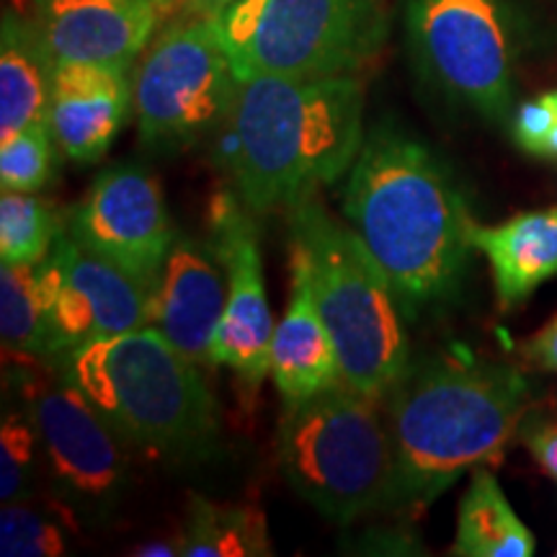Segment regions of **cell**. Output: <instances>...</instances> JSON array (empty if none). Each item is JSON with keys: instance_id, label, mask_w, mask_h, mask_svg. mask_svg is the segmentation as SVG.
Instances as JSON below:
<instances>
[{"instance_id": "obj_24", "label": "cell", "mask_w": 557, "mask_h": 557, "mask_svg": "<svg viewBox=\"0 0 557 557\" xmlns=\"http://www.w3.org/2000/svg\"><path fill=\"white\" fill-rule=\"evenodd\" d=\"M58 139L50 124H34L21 129L5 143H0V186L3 191L37 194L50 184L54 160H58Z\"/></svg>"}, {"instance_id": "obj_5", "label": "cell", "mask_w": 557, "mask_h": 557, "mask_svg": "<svg viewBox=\"0 0 557 557\" xmlns=\"http://www.w3.org/2000/svg\"><path fill=\"white\" fill-rule=\"evenodd\" d=\"M292 246L310 267L312 295L338 351L341 377L382 400L410 364L406 323L393 284L348 222L315 197L289 209Z\"/></svg>"}, {"instance_id": "obj_32", "label": "cell", "mask_w": 557, "mask_h": 557, "mask_svg": "<svg viewBox=\"0 0 557 557\" xmlns=\"http://www.w3.org/2000/svg\"><path fill=\"white\" fill-rule=\"evenodd\" d=\"M11 9L13 11H18V13H24V16H29L32 18V13L37 11V5L41 3V0H11Z\"/></svg>"}, {"instance_id": "obj_1", "label": "cell", "mask_w": 557, "mask_h": 557, "mask_svg": "<svg viewBox=\"0 0 557 557\" xmlns=\"http://www.w3.org/2000/svg\"><path fill=\"white\" fill-rule=\"evenodd\" d=\"M344 218L393 284L406 318L449 302L475 253L468 201L426 145L377 124L344 186Z\"/></svg>"}, {"instance_id": "obj_21", "label": "cell", "mask_w": 557, "mask_h": 557, "mask_svg": "<svg viewBox=\"0 0 557 557\" xmlns=\"http://www.w3.org/2000/svg\"><path fill=\"white\" fill-rule=\"evenodd\" d=\"M537 540L517 517L496 475L480 465L470 472V485L459 500L457 537L449 553L457 557H529Z\"/></svg>"}, {"instance_id": "obj_23", "label": "cell", "mask_w": 557, "mask_h": 557, "mask_svg": "<svg viewBox=\"0 0 557 557\" xmlns=\"http://www.w3.org/2000/svg\"><path fill=\"white\" fill-rule=\"evenodd\" d=\"M67 233V214L52 201L24 191L0 197V259L3 263H32L45 259Z\"/></svg>"}, {"instance_id": "obj_15", "label": "cell", "mask_w": 557, "mask_h": 557, "mask_svg": "<svg viewBox=\"0 0 557 557\" xmlns=\"http://www.w3.org/2000/svg\"><path fill=\"white\" fill-rule=\"evenodd\" d=\"M227 302V276L212 246L176 238L152 292L150 323L199 367L212 364V344Z\"/></svg>"}, {"instance_id": "obj_9", "label": "cell", "mask_w": 557, "mask_h": 557, "mask_svg": "<svg viewBox=\"0 0 557 557\" xmlns=\"http://www.w3.org/2000/svg\"><path fill=\"white\" fill-rule=\"evenodd\" d=\"M238 90L218 18L169 21L139 54L132 75L139 143L152 152L191 148L233 120Z\"/></svg>"}, {"instance_id": "obj_25", "label": "cell", "mask_w": 557, "mask_h": 557, "mask_svg": "<svg viewBox=\"0 0 557 557\" xmlns=\"http://www.w3.org/2000/svg\"><path fill=\"white\" fill-rule=\"evenodd\" d=\"M41 457V442L29 410H5L0 426V500H26L34 493V478Z\"/></svg>"}, {"instance_id": "obj_28", "label": "cell", "mask_w": 557, "mask_h": 557, "mask_svg": "<svg viewBox=\"0 0 557 557\" xmlns=\"http://www.w3.org/2000/svg\"><path fill=\"white\" fill-rule=\"evenodd\" d=\"M517 438L534 457L540 470L557 483V416L529 410Z\"/></svg>"}, {"instance_id": "obj_19", "label": "cell", "mask_w": 557, "mask_h": 557, "mask_svg": "<svg viewBox=\"0 0 557 557\" xmlns=\"http://www.w3.org/2000/svg\"><path fill=\"white\" fill-rule=\"evenodd\" d=\"M54 60L37 24L9 9L0 29V143L34 124H50Z\"/></svg>"}, {"instance_id": "obj_4", "label": "cell", "mask_w": 557, "mask_h": 557, "mask_svg": "<svg viewBox=\"0 0 557 557\" xmlns=\"http://www.w3.org/2000/svg\"><path fill=\"white\" fill-rule=\"evenodd\" d=\"M58 369L129 447L184 459L218 442L220 408L199 364L152 325L75 348Z\"/></svg>"}, {"instance_id": "obj_17", "label": "cell", "mask_w": 557, "mask_h": 557, "mask_svg": "<svg viewBox=\"0 0 557 557\" xmlns=\"http://www.w3.org/2000/svg\"><path fill=\"white\" fill-rule=\"evenodd\" d=\"M271 382L284 403L312 398L341 380L338 351L312 295L310 267L292 246V292L271 344Z\"/></svg>"}, {"instance_id": "obj_8", "label": "cell", "mask_w": 557, "mask_h": 557, "mask_svg": "<svg viewBox=\"0 0 557 557\" xmlns=\"http://www.w3.org/2000/svg\"><path fill=\"white\" fill-rule=\"evenodd\" d=\"M400 5L421 78L485 122H506L521 37L511 0H400Z\"/></svg>"}, {"instance_id": "obj_7", "label": "cell", "mask_w": 557, "mask_h": 557, "mask_svg": "<svg viewBox=\"0 0 557 557\" xmlns=\"http://www.w3.org/2000/svg\"><path fill=\"white\" fill-rule=\"evenodd\" d=\"M238 81L357 75L385 47V0H235L218 18Z\"/></svg>"}, {"instance_id": "obj_13", "label": "cell", "mask_w": 557, "mask_h": 557, "mask_svg": "<svg viewBox=\"0 0 557 557\" xmlns=\"http://www.w3.org/2000/svg\"><path fill=\"white\" fill-rule=\"evenodd\" d=\"M54 250L60 256V292L52 315V361L150 323L156 287L83 248L67 233Z\"/></svg>"}, {"instance_id": "obj_26", "label": "cell", "mask_w": 557, "mask_h": 557, "mask_svg": "<svg viewBox=\"0 0 557 557\" xmlns=\"http://www.w3.org/2000/svg\"><path fill=\"white\" fill-rule=\"evenodd\" d=\"M67 553V527L45 508L13 500L0 508V555L3 557H60Z\"/></svg>"}, {"instance_id": "obj_27", "label": "cell", "mask_w": 557, "mask_h": 557, "mask_svg": "<svg viewBox=\"0 0 557 557\" xmlns=\"http://www.w3.org/2000/svg\"><path fill=\"white\" fill-rule=\"evenodd\" d=\"M557 124V90L542 94L540 99L521 103L511 120V137L521 150L534 158H547L549 135Z\"/></svg>"}, {"instance_id": "obj_10", "label": "cell", "mask_w": 557, "mask_h": 557, "mask_svg": "<svg viewBox=\"0 0 557 557\" xmlns=\"http://www.w3.org/2000/svg\"><path fill=\"white\" fill-rule=\"evenodd\" d=\"M26 406L41 442V459L65 496L86 506L114 504L127 480L124 438L73 382L26 372Z\"/></svg>"}, {"instance_id": "obj_11", "label": "cell", "mask_w": 557, "mask_h": 557, "mask_svg": "<svg viewBox=\"0 0 557 557\" xmlns=\"http://www.w3.org/2000/svg\"><path fill=\"white\" fill-rule=\"evenodd\" d=\"M67 235L150 287L176 240L158 178L135 163L111 165L96 176L67 212Z\"/></svg>"}, {"instance_id": "obj_20", "label": "cell", "mask_w": 557, "mask_h": 557, "mask_svg": "<svg viewBox=\"0 0 557 557\" xmlns=\"http://www.w3.org/2000/svg\"><path fill=\"white\" fill-rule=\"evenodd\" d=\"M60 292V256L0 267V336L16 359H52V315Z\"/></svg>"}, {"instance_id": "obj_31", "label": "cell", "mask_w": 557, "mask_h": 557, "mask_svg": "<svg viewBox=\"0 0 557 557\" xmlns=\"http://www.w3.org/2000/svg\"><path fill=\"white\" fill-rule=\"evenodd\" d=\"M135 555H143V557H171V555H178V540L176 542H150V545L145 547H137Z\"/></svg>"}, {"instance_id": "obj_3", "label": "cell", "mask_w": 557, "mask_h": 557, "mask_svg": "<svg viewBox=\"0 0 557 557\" xmlns=\"http://www.w3.org/2000/svg\"><path fill=\"white\" fill-rule=\"evenodd\" d=\"M230 122L240 201L289 212L351 171L367 137L364 86L357 75L240 81Z\"/></svg>"}, {"instance_id": "obj_2", "label": "cell", "mask_w": 557, "mask_h": 557, "mask_svg": "<svg viewBox=\"0 0 557 557\" xmlns=\"http://www.w3.org/2000/svg\"><path fill=\"white\" fill-rule=\"evenodd\" d=\"M382 400L395 449L398 511H421L465 472L500 462L534 406L519 367L470 354L410 361Z\"/></svg>"}, {"instance_id": "obj_14", "label": "cell", "mask_w": 557, "mask_h": 557, "mask_svg": "<svg viewBox=\"0 0 557 557\" xmlns=\"http://www.w3.org/2000/svg\"><path fill=\"white\" fill-rule=\"evenodd\" d=\"M32 21L54 65L86 62L124 73L163 26L152 0H41Z\"/></svg>"}, {"instance_id": "obj_30", "label": "cell", "mask_w": 557, "mask_h": 557, "mask_svg": "<svg viewBox=\"0 0 557 557\" xmlns=\"http://www.w3.org/2000/svg\"><path fill=\"white\" fill-rule=\"evenodd\" d=\"M235 0H160L163 24L181 18H220Z\"/></svg>"}, {"instance_id": "obj_12", "label": "cell", "mask_w": 557, "mask_h": 557, "mask_svg": "<svg viewBox=\"0 0 557 557\" xmlns=\"http://www.w3.org/2000/svg\"><path fill=\"white\" fill-rule=\"evenodd\" d=\"M212 248L227 276V302L212 344V364L227 367L250 400L271 374L274 315L253 220L230 194H220L209 214Z\"/></svg>"}, {"instance_id": "obj_29", "label": "cell", "mask_w": 557, "mask_h": 557, "mask_svg": "<svg viewBox=\"0 0 557 557\" xmlns=\"http://www.w3.org/2000/svg\"><path fill=\"white\" fill-rule=\"evenodd\" d=\"M521 359L527 361V367L557 374V312L521 344Z\"/></svg>"}, {"instance_id": "obj_22", "label": "cell", "mask_w": 557, "mask_h": 557, "mask_svg": "<svg viewBox=\"0 0 557 557\" xmlns=\"http://www.w3.org/2000/svg\"><path fill=\"white\" fill-rule=\"evenodd\" d=\"M184 557H267L274 555L267 517L253 506L214 504L201 496L189 498L184 532L178 537Z\"/></svg>"}, {"instance_id": "obj_33", "label": "cell", "mask_w": 557, "mask_h": 557, "mask_svg": "<svg viewBox=\"0 0 557 557\" xmlns=\"http://www.w3.org/2000/svg\"><path fill=\"white\" fill-rule=\"evenodd\" d=\"M152 3H158V9H160V0H152Z\"/></svg>"}, {"instance_id": "obj_18", "label": "cell", "mask_w": 557, "mask_h": 557, "mask_svg": "<svg viewBox=\"0 0 557 557\" xmlns=\"http://www.w3.org/2000/svg\"><path fill=\"white\" fill-rule=\"evenodd\" d=\"M470 238L491 263L500 310L521 308L557 274V207L513 214L500 225L472 222Z\"/></svg>"}, {"instance_id": "obj_16", "label": "cell", "mask_w": 557, "mask_h": 557, "mask_svg": "<svg viewBox=\"0 0 557 557\" xmlns=\"http://www.w3.org/2000/svg\"><path fill=\"white\" fill-rule=\"evenodd\" d=\"M132 107V81L124 70L60 62L54 67L50 129L60 152L75 163L107 156Z\"/></svg>"}, {"instance_id": "obj_6", "label": "cell", "mask_w": 557, "mask_h": 557, "mask_svg": "<svg viewBox=\"0 0 557 557\" xmlns=\"http://www.w3.org/2000/svg\"><path fill=\"white\" fill-rule=\"evenodd\" d=\"M377 403L341 380L312 398L284 403L278 418L284 480L338 524L393 508L395 449Z\"/></svg>"}]
</instances>
